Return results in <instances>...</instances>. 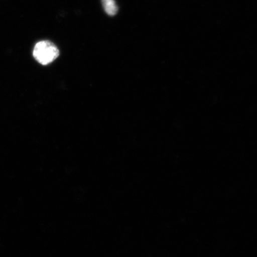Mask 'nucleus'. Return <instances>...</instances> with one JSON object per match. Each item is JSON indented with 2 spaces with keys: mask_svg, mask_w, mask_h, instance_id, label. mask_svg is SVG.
I'll use <instances>...</instances> for the list:
<instances>
[{
  "mask_svg": "<svg viewBox=\"0 0 257 257\" xmlns=\"http://www.w3.org/2000/svg\"><path fill=\"white\" fill-rule=\"evenodd\" d=\"M101 2L106 14L109 16H114L117 13L118 8L114 0H102Z\"/></svg>",
  "mask_w": 257,
  "mask_h": 257,
  "instance_id": "2",
  "label": "nucleus"
},
{
  "mask_svg": "<svg viewBox=\"0 0 257 257\" xmlns=\"http://www.w3.org/2000/svg\"><path fill=\"white\" fill-rule=\"evenodd\" d=\"M60 55L58 48L52 42L41 41L36 44L33 56L39 63L47 65L52 63Z\"/></svg>",
  "mask_w": 257,
  "mask_h": 257,
  "instance_id": "1",
  "label": "nucleus"
}]
</instances>
